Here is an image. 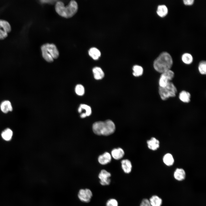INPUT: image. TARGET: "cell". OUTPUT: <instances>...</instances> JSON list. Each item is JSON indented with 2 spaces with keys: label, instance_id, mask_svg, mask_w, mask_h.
<instances>
[{
  "label": "cell",
  "instance_id": "cell-4",
  "mask_svg": "<svg viewBox=\"0 0 206 206\" xmlns=\"http://www.w3.org/2000/svg\"><path fill=\"white\" fill-rule=\"evenodd\" d=\"M41 50L43 58L47 62H51L54 59L58 58L59 52L56 45L47 43L41 45Z\"/></svg>",
  "mask_w": 206,
  "mask_h": 206
},
{
  "label": "cell",
  "instance_id": "cell-26",
  "mask_svg": "<svg viewBox=\"0 0 206 206\" xmlns=\"http://www.w3.org/2000/svg\"><path fill=\"white\" fill-rule=\"evenodd\" d=\"M85 91L84 87L82 85L78 84L76 86L75 92L77 95L79 96H82L84 94Z\"/></svg>",
  "mask_w": 206,
  "mask_h": 206
},
{
  "label": "cell",
  "instance_id": "cell-20",
  "mask_svg": "<svg viewBox=\"0 0 206 206\" xmlns=\"http://www.w3.org/2000/svg\"><path fill=\"white\" fill-rule=\"evenodd\" d=\"M13 134L12 131L9 128H7L2 132L1 136L4 140L9 141L11 139Z\"/></svg>",
  "mask_w": 206,
  "mask_h": 206
},
{
  "label": "cell",
  "instance_id": "cell-1",
  "mask_svg": "<svg viewBox=\"0 0 206 206\" xmlns=\"http://www.w3.org/2000/svg\"><path fill=\"white\" fill-rule=\"evenodd\" d=\"M173 64V60L171 55L167 52L161 53L153 62L155 70L160 73L170 70Z\"/></svg>",
  "mask_w": 206,
  "mask_h": 206
},
{
  "label": "cell",
  "instance_id": "cell-27",
  "mask_svg": "<svg viewBox=\"0 0 206 206\" xmlns=\"http://www.w3.org/2000/svg\"><path fill=\"white\" fill-rule=\"evenodd\" d=\"M80 106L83 109L86 111L85 112L87 116H90L92 114V109L88 105L84 104H81Z\"/></svg>",
  "mask_w": 206,
  "mask_h": 206
},
{
  "label": "cell",
  "instance_id": "cell-23",
  "mask_svg": "<svg viewBox=\"0 0 206 206\" xmlns=\"http://www.w3.org/2000/svg\"><path fill=\"white\" fill-rule=\"evenodd\" d=\"M133 75L135 77H138L141 76L143 72V68L142 67L138 65H135L132 68Z\"/></svg>",
  "mask_w": 206,
  "mask_h": 206
},
{
  "label": "cell",
  "instance_id": "cell-8",
  "mask_svg": "<svg viewBox=\"0 0 206 206\" xmlns=\"http://www.w3.org/2000/svg\"><path fill=\"white\" fill-rule=\"evenodd\" d=\"M91 190L89 189H81L78 193V199L81 201L86 203L90 202L92 197Z\"/></svg>",
  "mask_w": 206,
  "mask_h": 206
},
{
  "label": "cell",
  "instance_id": "cell-32",
  "mask_svg": "<svg viewBox=\"0 0 206 206\" xmlns=\"http://www.w3.org/2000/svg\"><path fill=\"white\" fill-rule=\"evenodd\" d=\"M82 108L80 106L78 109V112L79 113H81L82 112Z\"/></svg>",
  "mask_w": 206,
  "mask_h": 206
},
{
  "label": "cell",
  "instance_id": "cell-31",
  "mask_svg": "<svg viewBox=\"0 0 206 206\" xmlns=\"http://www.w3.org/2000/svg\"><path fill=\"white\" fill-rule=\"evenodd\" d=\"M80 116L82 118H84L86 117L87 116L85 113H83L81 114Z\"/></svg>",
  "mask_w": 206,
  "mask_h": 206
},
{
  "label": "cell",
  "instance_id": "cell-21",
  "mask_svg": "<svg viewBox=\"0 0 206 206\" xmlns=\"http://www.w3.org/2000/svg\"><path fill=\"white\" fill-rule=\"evenodd\" d=\"M149 201L151 206H161L162 204V199L157 195L152 196Z\"/></svg>",
  "mask_w": 206,
  "mask_h": 206
},
{
  "label": "cell",
  "instance_id": "cell-12",
  "mask_svg": "<svg viewBox=\"0 0 206 206\" xmlns=\"http://www.w3.org/2000/svg\"><path fill=\"white\" fill-rule=\"evenodd\" d=\"M124 154L123 150L120 148H115L111 152V156L115 159L118 160L121 159Z\"/></svg>",
  "mask_w": 206,
  "mask_h": 206
},
{
  "label": "cell",
  "instance_id": "cell-15",
  "mask_svg": "<svg viewBox=\"0 0 206 206\" xmlns=\"http://www.w3.org/2000/svg\"><path fill=\"white\" fill-rule=\"evenodd\" d=\"M92 72L94 78L96 80H100L103 78L104 74L103 71L100 67H95L92 69Z\"/></svg>",
  "mask_w": 206,
  "mask_h": 206
},
{
  "label": "cell",
  "instance_id": "cell-29",
  "mask_svg": "<svg viewBox=\"0 0 206 206\" xmlns=\"http://www.w3.org/2000/svg\"><path fill=\"white\" fill-rule=\"evenodd\" d=\"M140 206H151L148 200L147 199H143L140 203Z\"/></svg>",
  "mask_w": 206,
  "mask_h": 206
},
{
  "label": "cell",
  "instance_id": "cell-18",
  "mask_svg": "<svg viewBox=\"0 0 206 206\" xmlns=\"http://www.w3.org/2000/svg\"><path fill=\"white\" fill-rule=\"evenodd\" d=\"M168 13V9L167 6L164 5H160L158 6L157 13L158 15L161 17L165 16Z\"/></svg>",
  "mask_w": 206,
  "mask_h": 206
},
{
  "label": "cell",
  "instance_id": "cell-13",
  "mask_svg": "<svg viewBox=\"0 0 206 206\" xmlns=\"http://www.w3.org/2000/svg\"><path fill=\"white\" fill-rule=\"evenodd\" d=\"M147 143L148 148L152 150H157L159 147V140L154 137H152L148 140Z\"/></svg>",
  "mask_w": 206,
  "mask_h": 206
},
{
  "label": "cell",
  "instance_id": "cell-16",
  "mask_svg": "<svg viewBox=\"0 0 206 206\" xmlns=\"http://www.w3.org/2000/svg\"><path fill=\"white\" fill-rule=\"evenodd\" d=\"M186 176L185 171L182 169L177 168L175 171L174 174V177L175 179L179 181L183 180Z\"/></svg>",
  "mask_w": 206,
  "mask_h": 206
},
{
  "label": "cell",
  "instance_id": "cell-10",
  "mask_svg": "<svg viewBox=\"0 0 206 206\" xmlns=\"http://www.w3.org/2000/svg\"><path fill=\"white\" fill-rule=\"evenodd\" d=\"M0 110L4 114H7L12 112L13 110L12 103L8 100H3L0 103Z\"/></svg>",
  "mask_w": 206,
  "mask_h": 206
},
{
  "label": "cell",
  "instance_id": "cell-30",
  "mask_svg": "<svg viewBox=\"0 0 206 206\" xmlns=\"http://www.w3.org/2000/svg\"><path fill=\"white\" fill-rule=\"evenodd\" d=\"M194 1V0H184L183 3L186 5H192Z\"/></svg>",
  "mask_w": 206,
  "mask_h": 206
},
{
  "label": "cell",
  "instance_id": "cell-6",
  "mask_svg": "<svg viewBox=\"0 0 206 206\" xmlns=\"http://www.w3.org/2000/svg\"><path fill=\"white\" fill-rule=\"evenodd\" d=\"M174 73L171 70L166 71L161 73L159 81V86L164 87L167 85L174 77Z\"/></svg>",
  "mask_w": 206,
  "mask_h": 206
},
{
  "label": "cell",
  "instance_id": "cell-19",
  "mask_svg": "<svg viewBox=\"0 0 206 206\" xmlns=\"http://www.w3.org/2000/svg\"><path fill=\"white\" fill-rule=\"evenodd\" d=\"M88 54L90 56L95 60L98 59L101 55L100 50L95 47L90 48L88 51Z\"/></svg>",
  "mask_w": 206,
  "mask_h": 206
},
{
  "label": "cell",
  "instance_id": "cell-9",
  "mask_svg": "<svg viewBox=\"0 0 206 206\" xmlns=\"http://www.w3.org/2000/svg\"><path fill=\"white\" fill-rule=\"evenodd\" d=\"M111 176V173L106 170L102 169L101 170L98 175L100 184L102 186L109 185L111 181L110 179Z\"/></svg>",
  "mask_w": 206,
  "mask_h": 206
},
{
  "label": "cell",
  "instance_id": "cell-5",
  "mask_svg": "<svg viewBox=\"0 0 206 206\" xmlns=\"http://www.w3.org/2000/svg\"><path fill=\"white\" fill-rule=\"evenodd\" d=\"M177 89L173 83L169 82L167 85L164 87L159 88V93L161 99L166 100L170 97H174L176 96L177 93Z\"/></svg>",
  "mask_w": 206,
  "mask_h": 206
},
{
  "label": "cell",
  "instance_id": "cell-17",
  "mask_svg": "<svg viewBox=\"0 0 206 206\" xmlns=\"http://www.w3.org/2000/svg\"><path fill=\"white\" fill-rule=\"evenodd\" d=\"M191 95L188 92L185 90H183L179 94V98L182 102L188 103L190 101Z\"/></svg>",
  "mask_w": 206,
  "mask_h": 206
},
{
  "label": "cell",
  "instance_id": "cell-28",
  "mask_svg": "<svg viewBox=\"0 0 206 206\" xmlns=\"http://www.w3.org/2000/svg\"><path fill=\"white\" fill-rule=\"evenodd\" d=\"M106 206H118V203L115 199H110L106 202Z\"/></svg>",
  "mask_w": 206,
  "mask_h": 206
},
{
  "label": "cell",
  "instance_id": "cell-3",
  "mask_svg": "<svg viewBox=\"0 0 206 206\" xmlns=\"http://www.w3.org/2000/svg\"><path fill=\"white\" fill-rule=\"evenodd\" d=\"M92 128L95 134L103 136H108L112 134L116 129L114 123L110 120L96 122L93 124Z\"/></svg>",
  "mask_w": 206,
  "mask_h": 206
},
{
  "label": "cell",
  "instance_id": "cell-25",
  "mask_svg": "<svg viewBox=\"0 0 206 206\" xmlns=\"http://www.w3.org/2000/svg\"><path fill=\"white\" fill-rule=\"evenodd\" d=\"M198 70L199 73L202 75L206 74V62L205 61H202L199 64Z\"/></svg>",
  "mask_w": 206,
  "mask_h": 206
},
{
  "label": "cell",
  "instance_id": "cell-2",
  "mask_svg": "<svg viewBox=\"0 0 206 206\" xmlns=\"http://www.w3.org/2000/svg\"><path fill=\"white\" fill-rule=\"evenodd\" d=\"M78 8L77 2L74 0L71 1L66 6L60 1L57 2L55 5L56 12L60 16L66 18H70L73 16L77 12Z\"/></svg>",
  "mask_w": 206,
  "mask_h": 206
},
{
  "label": "cell",
  "instance_id": "cell-7",
  "mask_svg": "<svg viewBox=\"0 0 206 206\" xmlns=\"http://www.w3.org/2000/svg\"><path fill=\"white\" fill-rule=\"evenodd\" d=\"M11 30V25L7 21L0 19V40L7 37Z\"/></svg>",
  "mask_w": 206,
  "mask_h": 206
},
{
  "label": "cell",
  "instance_id": "cell-11",
  "mask_svg": "<svg viewBox=\"0 0 206 206\" xmlns=\"http://www.w3.org/2000/svg\"><path fill=\"white\" fill-rule=\"evenodd\" d=\"M111 159L112 156L111 154L108 152H106L99 156L98 161L100 164L106 165L109 163Z\"/></svg>",
  "mask_w": 206,
  "mask_h": 206
},
{
  "label": "cell",
  "instance_id": "cell-14",
  "mask_svg": "<svg viewBox=\"0 0 206 206\" xmlns=\"http://www.w3.org/2000/svg\"><path fill=\"white\" fill-rule=\"evenodd\" d=\"M121 167L124 173L129 174L131 171L132 165L130 161L127 159L122 160L121 161Z\"/></svg>",
  "mask_w": 206,
  "mask_h": 206
},
{
  "label": "cell",
  "instance_id": "cell-22",
  "mask_svg": "<svg viewBox=\"0 0 206 206\" xmlns=\"http://www.w3.org/2000/svg\"><path fill=\"white\" fill-rule=\"evenodd\" d=\"M163 161L167 165L170 166L172 165L174 163V159L171 154L167 153L163 157Z\"/></svg>",
  "mask_w": 206,
  "mask_h": 206
},
{
  "label": "cell",
  "instance_id": "cell-24",
  "mask_svg": "<svg viewBox=\"0 0 206 206\" xmlns=\"http://www.w3.org/2000/svg\"><path fill=\"white\" fill-rule=\"evenodd\" d=\"M182 60L185 64H191L193 61V57L190 54L185 53L183 54L181 57Z\"/></svg>",
  "mask_w": 206,
  "mask_h": 206
}]
</instances>
